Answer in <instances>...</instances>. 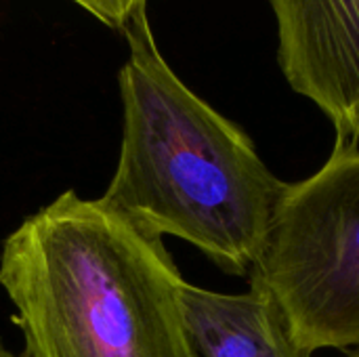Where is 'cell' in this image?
<instances>
[{
  "label": "cell",
  "instance_id": "6da1fadb",
  "mask_svg": "<svg viewBox=\"0 0 359 357\" xmlns=\"http://www.w3.org/2000/svg\"><path fill=\"white\" fill-rule=\"evenodd\" d=\"M124 109L116 173L101 202L149 236L200 248L225 274L250 276L288 189L252 139L164 61L145 6L122 27Z\"/></svg>",
  "mask_w": 359,
  "mask_h": 357
},
{
  "label": "cell",
  "instance_id": "7a4b0ae2",
  "mask_svg": "<svg viewBox=\"0 0 359 357\" xmlns=\"http://www.w3.org/2000/svg\"><path fill=\"white\" fill-rule=\"evenodd\" d=\"M162 238L65 191L2 244L0 286L29 357H196Z\"/></svg>",
  "mask_w": 359,
  "mask_h": 357
},
{
  "label": "cell",
  "instance_id": "3957f363",
  "mask_svg": "<svg viewBox=\"0 0 359 357\" xmlns=\"http://www.w3.org/2000/svg\"><path fill=\"white\" fill-rule=\"evenodd\" d=\"M250 276L303 349H359V149H334L313 177L288 183Z\"/></svg>",
  "mask_w": 359,
  "mask_h": 357
},
{
  "label": "cell",
  "instance_id": "277c9868",
  "mask_svg": "<svg viewBox=\"0 0 359 357\" xmlns=\"http://www.w3.org/2000/svg\"><path fill=\"white\" fill-rule=\"evenodd\" d=\"M269 6L286 82L330 120L334 149H358L359 0H269Z\"/></svg>",
  "mask_w": 359,
  "mask_h": 357
},
{
  "label": "cell",
  "instance_id": "5b68a950",
  "mask_svg": "<svg viewBox=\"0 0 359 357\" xmlns=\"http://www.w3.org/2000/svg\"><path fill=\"white\" fill-rule=\"evenodd\" d=\"M244 295H221L183 280L179 297L196 357H311L294 339L286 314L255 276Z\"/></svg>",
  "mask_w": 359,
  "mask_h": 357
},
{
  "label": "cell",
  "instance_id": "8992f818",
  "mask_svg": "<svg viewBox=\"0 0 359 357\" xmlns=\"http://www.w3.org/2000/svg\"><path fill=\"white\" fill-rule=\"evenodd\" d=\"M84 11H88L93 17L103 21L105 25L120 29L126 25V21L147 4V0H72Z\"/></svg>",
  "mask_w": 359,
  "mask_h": 357
},
{
  "label": "cell",
  "instance_id": "52a82bcc",
  "mask_svg": "<svg viewBox=\"0 0 359 357\" xmlns=\"http://www.w3.org/2000/svg\"><path fill=\"white\" fill-rule=\"evenodd\" d=\"M0 357H29V356H27L25 351H23V353H13L11 349H6V347L0 343Z\"/></svg>",
  "mask_w": 359,
  "mask_h": 357
},
{
  "label": "cell",
  "instance_id": "ba28073f",
  "mask_svg": "<svg viewBox=\"0 0 359 357\" xmlns=\"http://www.w3.org/2000/svg\"><path fill=\"white\" fill-rule=\"evenodd\" d=\"M349 357H359V351H358V353H353V356H349Z\"/></svg>",
  "mask_w": 359,
  "mask_h": 357
}]
</instances>
